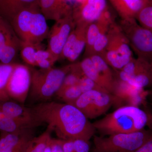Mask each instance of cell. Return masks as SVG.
Instances as JSON below:
<instances>
[{
    "instance_id": "cell-18",
    "label": "cell",
    "mask_w": 152,
    "mask_h": 152,
    "mask_svg": "<svg viewBox=\"0 0 152 152\" xmlns=\"http://www.w3.org/2000/svg\"><path fill=\"white\" fill-rule=\"evenodd\" d=\"M22 42L13 31L3 49L0 64H11L16 63L15 61L20 52Z\"/></svg>"
},
{
    "instance_id": "cell-20",
    "label": "cell",
    "mask_w": 152,
    "mask_h": 152,
    "mask_svg": "<svg viewBox=\"0 0 152 152\" xmlns=\"http://www.w3.org/2000/svg\"><path fill=\"white\" fill-rule=\"evenodd\" d=\"M89 57L99 73L113 89L114 92L115 78L110 67L100 55H93Z\"/></svg>"
},
{
    "instance_id": "cell-7",
    "label": "cell",
    "mask_w": 152,
    "mask_h": 152,
    "mask_svg": "<svg viewBox=\"0 0 152 152\" xmlns=\"http://www.w3.org/2000/svg\"><path fill=\"white\" fill-rule=\"evenodd\" d=\"M118 24L138 58L152 61V31L142 27L134 18L121 19Z\"/></svg>"
},
{
    "instance_id": "cell-16",
    "label": "cell",
    "mask_w": 152,
    "mask_h": 152,
    "mask_svg": "<svg viewBox=\"0 0 152 152\" xmlns=\"http://www.w3.org/2000/svg\"><path fill=\"white\" fill-rule=\"evenodd\" d=\"M37 5L39 0H0V16L10 23L21 11Z\"/></svg>"
},
{
    "instance_id": "cell-27",
    "label": "cell",
    "mask_w": 152,
    "mask_h": 152,
    "mask_svg": "<svg viewBox=\"0 0 152 152\" xmlns=\"http://www.w3.org/2000/svg\"><path fill=\"white\" fill-rule=\"evenodd\" d=\"M135 19L142 27L152 31V2L144 5Z\"/></svg>"
},
{
    "instance_id": "cell-3",
    "label": "cell",
    "mask_w": 152,
    "mask_h": 152,
    "mask_svg": "<svg viewBox=\"0 0 152 152\" xmlns=\"http://www.w3.org/2000/svg\"><path fill=\"white\" fill-rule=\"evenodd\" d=\"M39 5L33 6L17 14L10 24L22 41L41 43L48 37L50 29Z\"/></svg>"
},
{
    "instance_id": "cell-22",
    "label": "cell",
    "mask_w": 152,
    "mask_h": 152,
    "mask_svg": "<svg viewBox=\"0 0 152 152\" xmlns=\"http://www.w3.org/2000/svg\"><path fill=\"white\" fill-rule=\"evenodd\" d=\"M32 129L0 110V132L14 133Z\"/></svg>"
},
{
    "instance_id": "cell-35",
    "label": "cell",
    "mask_w": 152,
    "mask_h": 152,
    "mask_svg": "<svg viewBox=\"0 0 152 152\" xmlns=\"http://www.w3.org/2000/svg\"><path fill=\"white\" fill-rule=\"evenodd\" d=\"M150 64V71L151 74V84H150V88H152V61H149Z\"/></svg>"
},
{
    "instance_id": "cell-5",
    "label": "cell",
    "mask_w": 152,
    "mask_h": 152,
    "mask_svg": "<svg viewBox=\"0 0 152 152\" xmlns=\"http://www.w3.org/2000/svg\"><path fill=\"white\" fill-rule=\"evenodd\" d=\"M152 137V134L143 129L127 134L94 136V152H134Z\"/></svg>"
},
{
    "instance_id": "cell-9",
    "label": "cell",
    "mask_w": 152,
    "mask_h": 152,
    "mask_svg": "<svg viewBox=\"0 0 152 152\" xmlns=\"http://www.w3.org/2000/svg\"><path fill=\"white\" fill-rule=\"evenodd\" d=\"M31 78V68L27 65L16 63L7 85L10 99L23 104L29 94Z\"/></svg>"
},
{
    "instance_id": "cell-11",
    "label": "cell",
    "mask_w": 152,
    "mask_h": 152,
    "mask_svg": "<svg viewBox=\"0 0 152 152\" xmlns=\"http://www.w3.org/2000/svg\"><path fill=\"white\" fill-rule=\"evenodd\" d=\"M107 0H82L73 7L76 25H86L98 20L108 8Z\"/></svg>"
},
{
    "instance_id": "cell-12",
    "label": "cell",
    "mask_w": 152,
    "mask_h": 152,
    "mask_svg": "<svg viewBox=\"0 0 152 152\" xmlns=\"http://www.w3.org/2000/svg\"><path fill=\"white\" fill-rule=\"evenodd\" d=\"M87 26L76 25L65 44L59 60L66 59L73 63L78 58L86 48Z\"/></svg>"
},
{
    "instance_id": "cell-33",
    "label": "cell",
    "mask_w": 152,
    "mask_h": 152,
    "mask_svg": "<svg viewBox=\"0 0 152 152\" xmlns=\"http://www.w3.org/2000/svg\"><path fill=\"white\" fill-rule=\"evenodd\" d=\"M51 152H64L61 146L59 139L51 138L50 142Z\"/></svg>"
},
{
    "instance_id": "cell-19",
    "label": "cell",
    "mask_w": 152,
    "mask_h": 152,
    "mask_svg": "<svg viewBox=\"0 0 152 152\" xmlns=\"http://www.w3.org/2000/svg\"><path fill=\"white\" fill-rule=\"evenodd\" d=\"M80 64L85 76L113 94V89L99 73L90 57H86Z\"/></svg>"
},
{
    "instance_id": "cell-39",
    "label": "cell",
    "mask_w": 152,
    "mask_h": 152,
    "mask_svg": "<svg viewBox=\"0 0 152 152\" xmlns=\"http://www.w3.org/2000/svg\"><path fill=\"white\" fill-rule=\"evenodd\" d=\"M151 99H152V94H151Z\"/></svg>"
},
{
    "instance_id": "cell-26",
    "label": "cell",
    "mask_w": 152,
    "mask_h": 152,
    "mask_svg": "<svg viewBox=\"0 0 152 152\" xmlns=\"http://www.w3.org/2000/svg\"><path fill=\"white\" fill-rule=\"evenodd\" d=\"M82 94L78 85L60 88L56 94L64 103L72 104Z\"/></svg>"
},
{
    "instance_id": "cell-29",
    "label": "cell",
    "mask_w": 152,
    "mask_h": 152,
    "mask_svg": "<svg viewBox=\"0 0 152 152\" xmlns=\"http://www.w3.org/2000/svg\"><path fill=\"white\" fill-rule=\"evenodd\" d=\"M109 29V28H108ZM107 29L104 30L100 34L93 46L92 54L102 55L108 43L109 38Z\"/></svg>"
},
{
    "instance_id": "cell-31",
    "label": "cell",
    "mask_w": 152,
    "mask_h": 152,
    "mask_svg": "<svg viewBox=\"0 0 152 152\" xmlns=\"http://www.w3.org/2000/svg\"><path fill=\"white\" fill-rule=\"evenodd\" d=\"M75 152H89L90 144L88 141L82 139L74 140Z\"/></svg>"
},
{
    "instance_id": "cell-21",
    "label": "cell",
    "mask_w": 152,
    "mask_h": 152,
    "mask_svg": "<svg viewBox=\"0 0 152 152\" xmlns=\"http://www.w3.org/2000/svg\"><path fill=\"white\" fill-rule=\"evenodd\" d=\"M43 48L42 43H34L22 41L20 50L21 58L27 65L36 66V53L38 50Z\"/></svg>"
},
{
    "instance_id": "cell-38",
    "label": "cell",
    "mask_w": 152,
    "mask_h": 152,
    "mask_svg": "<svg viewBox=\"0 0 152 152\" xmlns=\"http://www.w3.org/2000/svg\"><path fill=\"white\" fill-rule=\"evenodd\" d=\"M148 122H150L152 126V115H151L150 117L148 116Z\"/></svg>"
},
{
    "instance_id": "cell-6",
    "label": "cell",
    "mask_w": 152,
    "mask_h": 152,
    "mask_svg": "<svg viewBox=\"0 0 152 152\" xmlns=\"http://www.w3.org/2000/svg\"><path fill=\"white\" fill-rule=\"evenodd\" d=\"M108 35V43L101 56L110 67L120 70L134 58L132 50L119 26L115 22L109 27Z\"/></svg>"
},
{
    "instance_id": "cell-37",
    "label": "cell",
    "mask_w": 152,
    "mask_h": 152,
    "mask_svg": "<svg viewBox=\"0 0 152 152\" xmlns=\"http://www.w3.org/2000/svg\"><path fill=\"white\" fill-rule=\"evenodd\" d=\"M144 4H148V3L152 2V0H142Z\"/></svg>"
},
{
    "instance_id": "cell-4",
    "label": "cell",
    "mask_w": 152,
    "mask_h": 152,
    "mask_svg": "<svg viewBox=\"0 0 152 152\" xmlns=\"http://www.w3.org/2000/svg\"><path fill=\"white\" fill-rule=\"evenodd\" d=\"M71 67L72 64L59 68L36 69L31 68V97L43 102L50 99L59 89Z\"/></svg>"
},
{
    "instance_id": "cell-10",
    "label": "cell",
    "mask_w": 152,
    "mask_h": 152,
    "mask_svg": "<svg viewBox=\"0 0 152 152\" xmlns=\"http://www.w3.org/2000/svg\"><path fill=\"white\" fill-rule=\"evenodd\" d=\"M76 24L72 16V12L56 21L50 30L48 36V49L53 54L59 57L65 44Z\"/></svg>"
},
{
    "instance_id": "cell-2",
    "label": "cell",
    "mask_w": 152,
    "mask_h": 152,
    "mask_svg": "<svg viewBox=\"0 0 152 152\" xmlns=\"http://www.w3.org/2000/svg\"><path fill=\"white\" fill-rule=\"evenodd\" d=\"M146 113L136 106H122L93 123L96 131L104 135L127 134L144 129L148 124Z\"/></svg>"
},
{
    "instance_id": "cell-8",
    "label": "cell",
    "mask_w": 152,
    "mask_h": 152,
    "mask_svg": "<svg viewBox=\"0 0 152 152\" xmlns=\"http://www.w3.org/2000/svg\"><path fill=\"white\" fill-rule=\"evenodd\" d=\"M115 103L113 95L106 92L91 91L83 93L72 105L78 109L88 119L104 114Z\"/></svg>"
},
{
    "instance_id": "cell-13",
    "label": "cell",
    "mask_w": 152,
    "mask_h": 152,
    "mask_svg": "<svg viewBox=\"0 0 152 152\" xmlns=\"http://www.w3.org/2000/svg\"><path fill=\"white\" fill-rule=\"evenodd\" d=\"M0 110L32 129L42 124L38 121L31 108L25 107L15 101L11 99L0 101Z\"/></svg>"
},
{
    "instance_id": "cell-17",
    "label": "cell",
    "mask_w": 152,
    "mask_h": 152,
    "mask_svg": "<svg viewBox=\"0 0 152 152\" xmlns=\"http://www.w3.org/2000/svg\"><path fill=\"white\" fill-rule=\"evenodd\" d=\"M121 19H135L143 7L142 0H109Z\"/></svg>"
},
{
    "instance_id": "cell-14",
    "label": "cell",
    "mask_w": 152,
    "mask_h": 152,
    "mask_svg": "<svg viewBox=\"0 0 152 152\" xmlns=\"http://www.w3.org/2000/svg\"><path fill=\"white\" fill-rule=\"evenodd\" d=\"M33 129L14 133L0 132V152H23L28 142L34 137Z\"/></svg>"
},
{
    "instance_id": "cell-1",
    "label": "cell",
    "mask_w": 152,
    "mask_h": 152,
    "mask_svg": "<svg viewBox=\"0 0 152 152\" xmlns=\"http://www.w3.org/2000/svg\"><path fill=\"white\" fill-rule=\"evenodd\" d=\"M38 121L61 140L82 139L89 141L96 130L78 109L73 105L42 102L31 108Z\"/></svg>"
},
{
    "instance_id": "cell-30",
    "label": "cell",
    "mask_w": 152,
    "mask_h": 152,
    "mask_svg": "<svg viewBox=\"0 0 152 152\" xmlns=\"http://www.w3.org/2000/svg\"><path fill=\"white\" fill-rule=\"evenodd\" d=\"M78 86L81 91L82 94L91 91H102L109 93L104 89L99 86L92 80L85 75L83 76L80 79Z\"/></svg>"
},
{
    "instance_id": "cell-32",
    "label": "cell",
    "mask_w": 152,
    "mask_h": 152,
    "mask_svg": "<svg viewBox=\"0 0 152 152\" xmlns=\"http://www.w3.org/2000/svg\"><path fill=\"white\" fill-rule=\"evenodd\" d=\"M60 140L61 146L64 152H75L74 140Z\"/></svg>"
},
{
    "instance_id": "cell-15",
    "label": "cell",
    "mask_w": 152,
    "mask_h": 152,
    "mask_svg": "<svg viewBox=\"0 0 152 152\" xmlns=\"http://www.w3.org/2000/svg\"><path fill=\"white\" fill-rule=\"evenodd\" d=\"M39 4L47 20L56 21L72 12L69 0H39Z\"/></svg>"
},
{
    "instance_id": "cell-25",
    "label": "cell",
    "mask_w": 152,
    "mask_h": 152,
    "mask_svg": "<svg viewBox=\"0 0 152 152\" xmlns=\"http://www.w3.org/2000/svg\"><path fill=\"white\" fill-rule=\"evenodd\" d=\"M36 66L42 69L53 68L55 63L59 60V58L53 54L48 49H41L36 53Z\"/></svg>"
},
{
    "instance_id": "cell-28",
    "label": "cell",
    "mask_w": 152,
    "mask_h": 152,
    "mask_svg": "<svg viewBox=\"0 0 152 152\" xmlns=\"http://www.w3.org/2000/svg\"><path fill=\"white\" fill-rule=\"evenodd\" d=\"M13 31L8 22L0 16V58L3 49Z\"/></svg>"
},
{
    "instance_id": "cell-23",
    "label": "cell",
    "mask_w": 152,
    "mask_h": 152,
    "mask_svg": "<svg viewBox=\"0 0 152 152\" xmlns=\"http://www.w3.org/2000/svg\"><path fill=\"white\" fill-rule=\"evenodd\" d=\"M50 132L47 129L37 137H34L28 142L23 152H45L49 142L52 138Z\"/></svg>"
},
{
    "instance_id": "cell-34",
    "label": "cell",
    "mask_w": 152,
    "mask_h": 152,
    "mask_svg": "<svg viewBox=\"0 0 152 152\" xmlns=\"http://www.w3.org/2000/svg\"><path fill=\"white\" fill-rule=\"evenodd\" d=\"M134 152H152V137L141 147Z\"/></svg>"
},
{
    "instance_id": "cell-36",
    "label": "cell",
    "mask_w": 152,
    "mask_h": 152,
    "mask_svg": "<svg viewBox=\"0 0 152 152\" xmlns=\"http://www.w3.org/2000/svg\"><path fill=\"white\" fill-rule=\"evenodd\" d=\"M50 141L49 142L48 145H47L46 148L45 149V152H51L50 147Z\"/></svg>"
},
{
    "instance_id": "cell-24",
    "label": "cell",
    "mask_w": 152,
    "mask_h": 152,
    "mask_svg": "<svg viewBox=\"0 0 152 152\" xmlns=\"http://www.w3.org/2000/svg\"><path fill=\"white\" fill-rule=\"evenodd\" d=\"M16 64H0V101L11 99L7 93V85Z\"/></svg>"
}]
</instances>
